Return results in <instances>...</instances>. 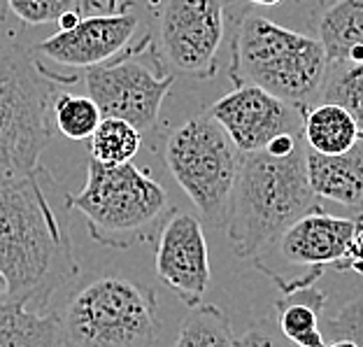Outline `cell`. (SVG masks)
Instances as JSON below:
<instances>
[{"instance_id":"1","label":"cell","mask_w":363,"mask_h":347,"mask_svg":"<svg viewBox=\"0 0 363 347\" xmlns=\"http://www.w3.org/2000/svg\"><path fill=\"white\" fill-rule=\"evenodd\" d=\"M0 270L10 299L38 312L79 272L38 172L0 168Z\"/></svg>"},{"instance_id":"2","label":"cell","mask_w":363,"mask_h":347,"mask_svg":"<svg viewBox=\"0 0 363 347\" xmlns=\"http://www.w3.org/2000/svg\"><path fill=\"white\" fill-rule=\"evenodd\" d=\"M308 177L305 145L289 156L242 154L230 198L226 236L240 261H254L305 214L319 210Z\"/></svg>"},{"instance_id":"3","label":"cell","mask_w":363,"mask_h":347,"mask_svg":"<svg viewBox=\"0 0 363 347\" xmlns=\"http://www.w3.org/2000/svg\"><path fill=\"white\" fill-rule=\"evenodd\" d=\"M328 59L317 38L242 12L230 40V79L235 87H259L308 112L326 77Z\"/></svg>"},{"instance_id":"4","label":"cell","mask_w":363,"mask_h":347,"mask_svg":"<svg viewBox=\"0 0 363 347\" xmlns=\"http://www.w3.org/2000/svg\"><path fill=\"white\" fill-rule=\"evenodd\" d=\"M68 205L84 214L86 231L98 245L128 250L159 238L172 214L168 192L133 163L103 166L89 159L82 192Z\"/></svg>"},{"instance_id":"5","label":"cell","mask_w":363,"mask_h":347,"mask_svg":"<svg viewBox=\"0 0 363 347\" xmlns=\"http://www.w3.org/2000/svg\"><path fill=\"white\" fill-rule=\"evenodd\" d=\"M159 331L156 292L123 275L89 280L61 312L63 347H156Z\"/></svg>"},{"instance_id":"6","label":"cell","mask_w":363,"mask_h":347,"mask_svg":"<svg viewBox=\"0 0 363 347\" xmlns=\"http://www.w3.org/2000/svg\"><path fill=\"white\" fill-rule=\"evenodd\" d=\"M54 84L23 47L0 43V168L40 172Z\"/></svg>"},{"instance_id":"7","label":"cell","mask_w":363,"mask_h":347,"mask_svg":"<svg viewBox=\"0 0 363 347\" xmlns=\"http://www.w3.org/2000/svg\"><path fill=\"white\" fill-rule=\"evenodd\" d=\"M172 177L212 226L226 224L242 154L212 114H198L166 140Z\"/></svg>"},{"instance_id":"8","label":"cell","mask_w":363,"mask_h":347,"mask_svg":"<svg viewBox=\"0 0 363 347\" xmlns=\"http://www.w3.org/2000/svg\"><path fill=\"white\" fill-rule=\"evenodd\" d=\"M354 233L357 219L333 217L319 208L289 226L275 245L254 259V266L266 272L282 296L301 292L315 287L326 266L337 270L354 241Z\"/></svg>"},{"instance_id":"9","label":"cell","mask_w":363,"mask_h":347,"mask_svg":"<svg viewBox=\"0 0 363 347\" xmlns=\"http://www.w3.org/2000/svg\"><path fill=\"white\" fill-rule=\"evenodd\" d=\"M224 40V7L219 0H163L159 45L177 75L210 79L217 72Z\"/></svg>"},{"instance_id":"10","label":"cell","mask_w":363,"mask_h":347,"mask_svg":"<svg viewBox=\"0 0 363 347\" xmlns=\"http://www.w3.org/2000/svg\"><path fill=\"white\" fill-rule=\"evenodd\" d=\"M172 84L175 75H156L138 56L86 70L89 98L101 107L103 117L128 121L140 133L156 126Z\"/></svg>"},{"instance_id":"11","label":"cell","mask_w":363,"mask_h":347,"mask_svg":"<svg viewBox=\"0 0 363 347\" xmlns=\"http://www.w3.org/2000/svg\"><path fill=\"white\" fill-rule=\"evenodd\" d=\"M240 154L261 152L284 133H303L305 112L259 87H235L210 107Z\"/></svg>"},{"instance_id":"12","label":"cell","mask_w":363,"mask_h":347,"mask_svg":"<svg viewBox=\"0 0 363 347\" xmlns=\"http://www.w3.org/2000/svg\"><path fill=\"white\" fill-rule=\"evenodd\" d=\"M156 275L177 299L196 308L210 287V257L201 219L172 212L156 238Z\"/></svg>"},{"instance_id":"13","label":"cell","mask_w":363,"mask_h":347,"mask_svg":"<svg viewBox=\"0 0 363 347\" xmlns=\"http://www.w3.org/2000/svg\"><path fill=\"white\" fill-rule=\"evenodd\" d=\"M140 28V19L133 12L119 10L101 16H82V21L70 31H59L43 40L33 52L45 54L54 63L75 70H91L117 56Z\"/></svg>"},{"instance_id":"14","label":"cell","mask_w":363,"mask_h":347,"mask_svg":"<svg viewBox=\"0 0 363 347\" xmlns=\"http://www.w3.org/2000/svg\"><path fill=\"white\" fill-rule=\"evenodd\" d=\"M308 177L317 198H326L345 208L363 210V143L359 140L350 152L324 156L305 147Z\"/></svg>"},{"instance_id":"15","label":"cell","mask_w":363,"mask_h":347,"mask_svg":"<svg viewBox=\"0 0 363 347\" xmlns=\"http://www.w3.org/2000/svg\"><path fill=\"white\" fill-rule=\"evenodd\" d=\"M328 63H363V0H335L317 19Z\"/></svg>"},{"instance_id":"16","label":"cell","mask_w":363,"mask_h":347,"mask_svg":"<svg viewBox=\"0 0 363 347\" xmlns=\"http://www.w3.org/2000/svg\"><path fill=\"white\" fill-rule=\"evenodd\" d=\"M0 347H63L61 315L38 312L10 296L0 299Z\"/></svg>"},{"instance_id":"17","label":"cell","mask_w":363,"mask_h":347,"mask_svg":"<svg viewBox=\"0 0 363 347\" xmlns=\"http://www.w3.org/2000/svg\"><path fill=\"white\" fill-rule=\"evenodd\" d=\"M326 308V292L317 287L284 294L275 301V321L279 334L296 347H326L321 334V315Z\"/></svg>"},{"instance_id":"18","label":"cell","mask_w":363,"mask_h":347,"mask_svg":"<svg viewBox=\"0 0 363 347\" xmlns=\"http://www.w3.org/2000/svg\"><path fill=\"white\" fill-rule=\"evenodd\" d=\"M303 140L305 147L317 154H345L361 140V126L342 107L319 103L305 112Z\"/></svg>"},{"instance_id":"19","label":"cell","mask_w":363,"mask_h":347,"mask_svg":"<svg viewBox=\"0 0 363 347\" xmlns=\"http://www.w3.org/2000/svg\"><path fill=\"white\" fill-rule=\"evenodd\" d=\"M172 347H242V338H238L226 310L201 303L189 308Z\"/></svg>"},{"instance_id":"20","label":"cell","mask_w":363,"mask_h":347,"mask_svg":"<svg viewBox=\"0 0 363 347\" xmlns=\"http://www.w3.org/2000/svg\"><path fill=\"white\" fill-rule=\"evenodd\" d=\"M89 140L91 159L103 166H123V163H130V159L140 152L143 133L123 119L103 117L101 126Z\"/></svg>"},{"instance_id":"21","label":"cell","mask_w":363,"mask_h":347,"mask_svg":"<svg viewBox=\"0 0 363 347\" xmlns=\"http://www.w3.org/2000/svg\"><path fill=\"white\" fill-rule=\"evenodd\" d=\"M317 101L347 110L363 131V63H328Z\"/></svg>"},{"instance_id":"22","label":"cell","mask_w":363,"mask_h":347,"mask_svg":"<svg viewBox=\"0 0 363 347\" xmlns=\"http://www.w3.org/2000/svg\"><path fill=\"white\" fill-rule=\"evenodd\" d=\"M56 128L70 140H89L101 126L103 112L89 96L61 94L54 101Z\"/></svg>"},{"instance_id":"23","label":"cell","mask_w":363,"mask_h":347,"mask_svg":"<svg viewBox=\"0 0 363 347\" xmlns=\"http://www.w3.org/2000/svg\"><path fill=\"white\" fill-rule=\"evenodd\" d=\"M7 10L30 26L59 21L68 12H82L86 0H5Z\"/></svg>"},{"instance_id":"24","label":"cell","mask_w":363,"mask_h":347,"mask_svg":"<svg viewBox=\"0 0 363 347\" xmlns=\"http://www.w3.org/2000/svg\"><path fill=\"white\" fill-rule=\"evenodd\" d=\"M321 334H324L326 343L345 338V341L363 347V299L347 303L335 315L321 317Z\"/></svg>"},{"instance_id":"25","label":"cell","mask_w":363,"mask_h":347,"mask_svg":"<svg viewBox=\"0 0 363 347\" xmlns=\"http://www.w3.org/2000/svg\"><path fill=\"white\" fill-rule=\"evenodd\" d=\"M242 347H296L279 334L275 319H263L257 326L247 329L242 336Z\"/></svg>"},{"instance_id":"26","label":"cell","mask_w":363,"mask_h":347,"mask_svg":"<svg viewBox=\"0 0 363 347\" xmlns=\"http://www.w3.org/2000/svg\"><path fill=\"white\" fill-rule=\"evenodd\" d=\"M337 270L340 272L354 270V272H359V275H363V221H359V219H357V233H354V241L350 245L347 254H345L342 263L337 266Z\"/></svg>"},{"instance_id":"27","label":"cell","mask_w":363,"mask_h":347,"mask_svg":"<svg viewBox=\"0 0 363 347\" xmlns=\"http://www.w3.org/2000/svg\"><path fill=\"white\" fill-rule=\"evenodd\" d=\"M79 21H82V12H68V14H63L56 23L61 26V31H70V28H75Z\"/></svg>"},{"instance_id":"28","label":"cell","mask_w":363,"mask_h":347,"mask_svg":"<svg viewBox=\"0 0 363 347\" xmlns=\"http://www.w3.org/2000/svg\"><path fill=\"white\" fill-rule=\"evenodd\" d=\"M7 296H10V285H7V277L0 270V299H7Z\"/></svg>"},{"instance_id":"29","label":"cell","mask_w":363,"mask_h":347,"mask_svg":"<svg viewBox=\"0 0 363 347\" xmlns=\"http://www.w3.org/2000/svg\"><path fill=\"white\" fill-rule=\"evenodd\" d=\"M326 347H359V345L352 341H345V338H337V341H328Z\"/></svg>"},{"instance_id":"30","label":"cell","mask_w":363,"mask_h":347,"mask_svg":"<svg viewBox=\"0 0 363 347\" xmlns=\"http://www.w3.org/2000/svg\"><path fill=\"white\" fill-rule=\"evenodd\" d=\"M250 3L257 7H275V5H282L284 0H250Z\"/></svg>"},{"instance_id":"31","label":"cell","mask_w":363,"mask_h":347,"mask_svg":"<svg viewBox=\"0 0 363 347\" xmlns=\"http://www.w3.org/2000/svg\"><path fill=\"white\" fill-rule=\"evenodd\" d=\"M91 5H96V7H105V5H114V0H91Z\"/></svg>"},{"instance_id":"32","label":"cell","mask_w":363,"mask_h":347,"mask_svg":"<svg viewBox=\"0 0 363 347\" xmlns=\"http://www.w3.org/2000/svg\"><path fill=\"white\" fill-rule=\"evenodd\" d=\"M7 10V5H5V0H0V14H3Z\"/></svg>"},{"instance_id":"33","label":"cell","mask_w":363,"mask_h":347,"mask_svg":"<svg viewBox=\"0 0 363 347\" xmlns=\"http://www.w3.org/2000/svg\"><path fill=\"white\" fill-rule=\"evenodd\" d=\"M319 3H321V5H324V7H326V5H331V3H335V0H319Z\"/></svg>"},{"instance_id":"34","label":"cell","mask_w":363,"mask_h":347,"mask_svg":"<svg viewBox=\"0 0 363 347\" xmlns=\"http://www.w3.org/2000/svg\"><path fill=\"white\" fill-rule=\"evenodd\" d=\"M357 219H359V221H363V210H361V212L357 214Z\"/></svg>"},{"instance_id":"35","label":"cell","mask_w":363,"mask_h":347,"mask_svg":"<svg viewBox=\"0 0 363 347\" xmlns=\"http://www.w3.org/2000/svg\"><path fill=\"white\" fill-rule=\"evenodd\" d=\"M361 143H363V131H361Z\"/></svg>"},{"instance_id":"36","label":"cell","mask_w":363,"mask_h":347,"mask_svg":"<svg viewBox=\"0 0 363 347\" xmlns=\"http://www.w3.org/2000/svg\"><path fill=\"white\" fill-rule=\"evenodd\" d=\"M219 3H224V0H219Z\"/></svg>"}]
</instances>
